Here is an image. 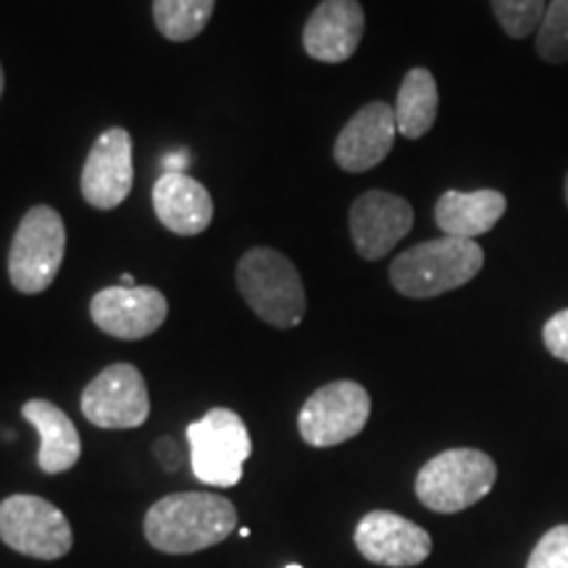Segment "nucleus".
Here are the masks:
<instances>
[{
	"label": "nucleus",
	"instance_id": "obj_1",
	"mask_svg": "<svg viewBox=\"0 0 568 568\" xmlns=\"http://www.w3.org/2000/svg\"><path fill=\"white\" fill-rule=\"evenodd\" d=\"M237 529V508L222 495L176 493L148 508L142 531L159 552L190 556L224 542Z\"/></svg>",
	"mask_w": 568,
	"mask_h": 568
},
{
	"label": "nucleus",
	"instance_id": "obj_2",
	"mask_svg": "<svg viewBox=\"0 0 568 568\" xmlns=\"http://www.w3.org/2000/svg\"><path fill=\"white\" fill-rule=\"evenodd\" d=\"M485 266V251L477 240L443 237L426 240L403 251L389 266V282L400 295L426 301L464 287Z\"/></svg>",
	"mask_w": 568,
	"mask_h": 568
},
{
	"label": "nucleus",
	"instance_id": "obj_3",
	"mask_svg": "<svg viewBox=\"0 0 568 568\" xmlns=\"http://www.w3.org/2000/svg\"><path fill=\"white\" fill-rule=\"evenodd\" d=\"M237 290L253 314L276 329H293L308 308L295 264L274 247H253L240 258Z\"/></svg>",
	"mask_w": 568,
	"mask_h": 568
},
{
	"label": "nucleus",
	"instance_id": "obj_4",
	"mask_svg": "<svg viewBox=\"0 0 568 568\" xmlns=\"http://www.w3.org/2000/svg\"><path fill=\"white\" fill-rule=\"evenodd\" d=\"M497 466L481 450L453 447L426 460L416 477V495L435 514H460L495 487Z\"/></svg>",
	"mask_w": 568,
	"mask_h": 568
},
{
	"label": "nucleus",
	"instance_id": "obj_5",
	"mask_svg": "<svg viewBox=\"0 0 568 568\" xmlns=\"http://www.w3.org/2000/svg\"><path fill=\"white\" fill-rule=\"evenodd\" d=\"M67 253V226L51 205H34L24 213L9 251L11 284L24 295L45 293L59 276Z\"/></svg>",
	"mask_w": 568,
	"mask_h": 568
},
{
	"label": "nucleus",
	"instance_id": "obj_6",
	"mask_svg": "<svg viewBox=\"0 0 568 568\" xmlns=\"http://www.w3.org/2000/svg\"><path fill=\"white\" fill-rule=\"evenodd\" d=\"M190 464L203 485L234 487L243 479L245 460L251 458L247 426L230 408H213L187 426Z\"/></svg>",
	"mask_w": 568,
	"mask_h": 568
},
{
	"label": "nucleus",
	"instance_id": "obj_7",
	"mask_svg": "<svg viewBox=\"0 0 568 568\" xmlns=\"http://www.w3.org/2000/svg\"><path fill=\"white\" fill-rule=\"evenodd\" d=\"M0 539L11 550L38 560H59L74 548L69 518L38 495H11L0 503Z\"/></svg>",
	"mask_w": 568,
	"mask_h": 568
},
{
	"label": "nucleus",
	"instance_id": "obj_8",
	"mask_svg": "<svg viewBox=\"0 0 568 568\" xmlns=\"http://www.w3.org/2000/svg\"><path fill=\"white\" fill-rule=\"evenodd\" d=\"M372 397L358 382L339 379L318 387L297 416V432L311 447H335L364 432Z\"/></svg>",
	"mask_w": 568,
	"mask_h": 568
},
{
	"label": "nucleus",
	"instance_id": "obj_9",
	"mask_svg": "<svg viewBox=\"0 0 568 568\" xmlns=\"http://www.w3.org/2000/svg\"><path fill=\"white\" fill-rule=\"evenodd\" d=\"M82 414L98 429H138L151 414L145 376L132 364L103 368L82 393Z\"/></svg>",
	"mask_w": 568,
	"mask_h": 568
},
{
	"label": "nucleus",
	"instance_id": "obj_10",
	"mask_svg": "<svg viewBox=\"0 0 568 568\" xmlns=\"http://www.w3.org/2000/svg\"><path fill=\"white\" fill-rule=\"evenodd\" d=\"M92 322L105 335L116 339H145L169 316V303L161 290L134 284V287H105L90 303Z\"/></svg>",
	"mask_w": 568,
	"mask_h": 568
},
{
	"label": "nucleus",
	"instance_id": "obj_11",
	"mask_svg": "<svg viewBox=\"0 0 568 568\" xmlns=\"http://www.w3.org/2000/svg\"><path fill=\"white\" fill-rule=\"evenodd\" d=\"M132 184V138L122 126H111L92 142L80 180L82 195L92 209L111 211L130 197Z\"/></svg>",
	"mask_w": 568,
	"mask_h": 568
},
{
	"label": "nucleus",
	"instance_id": "obj_12",
	"mask_svg": "<svg viewBox=\"0 0 568 568\" xmlns=\"http://www.w3.org/2000/svg\"><path fill=\"white\" fill-rule=\"evenodd\" d=\"M355 548L368 564L387 568H408L424 564L432 556L429 531L393 514V510H372L355 527Z\"/></svg>",
	"mask_w": 568,
	"mask_h": 568
},
{
	"label": "nucleus",
	"instance_id": "obj_13",
	"mask_svg": "<svg viewBox=\"0 0 568 568\" xmlns=\"http://www.w3.org/2000/svg\"><path fill=\"white\" fill-rule=\"evenodd\" d=\"M414 230V209L406 197L368 190L351 209V237L364 261H379Z\"/></svg>",
	"mask_w": 568,
	"mask_h": 568
},
{
	"label": "nucleus",
	"instance_id": "obj_14",
	"mask_svg": "<svg viewBox=\"0 0 568 568\" xmlns=\"http://www.w3.org/2000/svg\"><path fill=\"white\" fill-rule=\"evenodd\" d=\"M395 109L385 101L366 103L335 140V161L351 174L368 172L387 159L395 145Z\"/></svg>",
	"mask_w": 568,
	"mask_h": 568
},
{
	"label": "nucleus",
	"instance_id": "obj_15",
	"mask_svg": "<svg viewBox=\"0 0 568 568\" xmlns=\"http://www.w3.org/2000/svg\"><path fill=\"white\" fill-rule=\"evenodd\" d=\"M366 17L358 0H322L303 30V48L322 63H343L358 51Z\"/></svg>",
	"mask_w": 568,
	"mask_h": 568
},
{
	"label": "nucleus",
	"instance_id": "obj_16",
	"mask_svg": "<svg viewBox=\"0 0 568 568\" xmlns=\"http://www.w3.org/2000/svg\"><path fill=\"white\" fill-rule=\"evenodd\" d=\"M153 209L159 222L180 237H195L213 219L211 193L190 174H161L153 184Z\"/></svg>",
	"mask_w": 568,
	"mask_h": 568
},
{
	"label": "nucleus",
	"instance_id": "obj_17",
	"mask_svg": "<svg viewBox=\"0 0 568 568\" xmlns=\"http://www.w3.org/2000/svg\"><path fill=\"white\" fill-rule=\"evenodd\" d=\"M506 209V195L497 190H477V193L447 190L435 205V222L447 237L477 240L495 230Z\"/></svg>",
	"mask_w": 568,
	"mask_h": 568
},
{
	"label": "nucleus",
	"instance_id": "obj_18",
	"mask_svg": "<svg viewBox=\"0 0 568 568\" xmlns=\"http://www.w3.org/2000/svg\"><path fill=\"white\" fill-rule=\"evenodd\" d=\"M21 416L30 422L40 435V450H38V466L45 474H63L77 466L82 456V439L80 432L71 418L51 400H34L24 403Z\"/></svg>",
	"mask_w": 568,
	"mask_h": 568
},
{
	"label": "nucleus",
	"instance_id": "obj_19",
	"mask_svg": "<svg viewBox=\"0 0 568 568\" xmlns=\"http://www.w3.org/2000/svg\"><path fill=\"white\" fill-rule=\"evenodd\" d=\"M395 122L397 132L408 140L424 138L437 122V109H439V92L437 82L432 77L429 69H410L403 80L400 90H397L395 101Z\"/></svg>",
	"mask_w": 568,
	"mask_h": 568
},
{
	"label": "nucleus",
	"instance_id": "obj_20",
	"mask_svg": "<svg viewBox=\"0 0 568 568\" xmlns=\"http://www.w3.org/2000/svg\"><path fill=\"white\" fill-rule=\"evenodd\" d=\"M216 0H153V19L159 32L172 42L197 38L211 21Z\"/></svg>",
	"mask_w": 568,
	"mask_h": 568
},
{
	"label": "nucleus",
	"instance_id": "obj_21",
	"mask_svg": "<svg viewBox=\"0 0 568 568\" xmlns=\"http://www.w3.org/2000/svg\"><path fill=\"white\" fill-rule=\"evenodd\" d=\"M537 53L548 63H568V0H550L537 30Z\"/></svg>",
	"mask_w": 568,
	"mask_h": 568
},
{
	"label": "nucleus",
	"instance_id": "obj_22",
	"mask_svg": "<svg viewBox=\"0 0 568 568\" xmlns=\"http://www.w3.org/2000/svg\"><path fill=\"white\" fill-rule=\"evenodd\" d=\"M495 19L508 38L524 40L539 30L545 19V0H493Z\"/></svg>",
	"mask_w": 568,
	"mask_h": 568
},
{
	"label": "nucleus",
	"instance_id": "obj_23",
	"mask_svg": "<svg viewBox=\"0 0 568 568\" xmlns=\"http://www.w3.org/2000/svg\"><path fill=\"white\" fill-rule=\"evenodd\" d=\"M527 568H568V524H558L539 539Z\"/></svg>",
	"mask_w": 568,
	"mask_h": 568
},
{
	"label": "nucleus",
	"instance_id": "obj_24",
	"mask_svg": "<svg viewBox=\"0 0 568 568\" xmlns=\"http://www.w3.org/2000/svg\"><path fill=\"white\" fill-rule=\"evenodd\" d=\"M542 339L550 355H556L558 361H566L568 364V308L558 311V314H552L548 322H545Z\"/></svg>",
	"mask_w": 568,
	"mask_h": 568
},
{
	"label": "nucleus",
	"instance_id": "obj_25",
	"mask_svg": "<svg viewBox=\"0 0 568 568\" xmlns=\"http://www.w3.org/2000/svg\"><path fill=\"white\" fill-rule=\"evenodd\" d=\"M190 153L187 151H172L163 155V174H187Z\"/></svg>",
	"mask_w": 568,
	"mask_h": 568
},
{
	"label": "nucleus",
	"instance_id": "obj_26",
	"mask_svg": "<svg viewBox=\"0 0 568 568\" xmlns=\"http://www.w3.org/2000/svg\"><path fill=\"white\" fill-rule=\"evenodd\" d=\"M122 284H124V287H134V276L132 274H124L122 276Z\"/></svg>",
	"mask_w": 568,
	"mask_h": 568
},
{
	"label": "nucleus",
	"instance_id": "obj_27",
	"mask_svg": "<svg viewBox=\"0 0 568 568\" xmlns=\"http://www.w3.org/2000/svg\"><path fill=\"white\" fill-rule=\"evenodd\" d=\"M3 88H6V74H3V63H0V98H3Z\"/></svg>",
	"mask_w": 568,
	"mask_h": 568
},
{
	"label": "nucleus",
	"instance_id": "obj_28",
	"mask_svg": "<svg viewBox=\"0 0 568 568\" xmlns=\"http://www.w3.org/2000/svg\"><path fill=\"white\" fill-rule=\"evenodd\" d=\"M237 535H240V537H251V529H247V527H240V529H237Z\"/></svg>",
	"mask_w": 568,
	"mask_h": 568
},
{
	"label": "nucleus",
	"instance_id": "obj_29",
	"mask_svg": "<svg viewBox=\"0 0 568 568\" xmlns=\"http://www.w3.org/2000/svg\"><path fill=\"white\" fill-rule=\"evenodd\" d=\"M564 197H566V205H568V174H566V182H564Z\"/></svg>",
	"mask_w": 568,
	"mask_h": 568
},
{
	"label": "nucleus",
	"instance_id": "obj_30",
	"mask_svg": "<svg viewBox=\"0 0 568 568\" xmlns=\"http://www.w3.org/2000/svg\"><path fill=\"white\" fill-rule=\"evenodd\" d=\"M287 568H303V566H297V564H290Z\"/></svg>",
	"mask_w": 568,
	"mask_h": 568
}]
</instances>
